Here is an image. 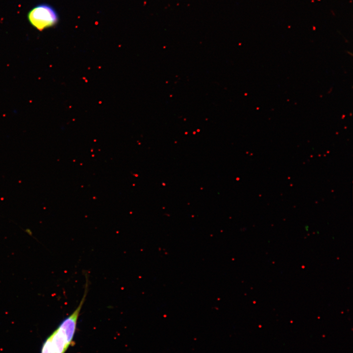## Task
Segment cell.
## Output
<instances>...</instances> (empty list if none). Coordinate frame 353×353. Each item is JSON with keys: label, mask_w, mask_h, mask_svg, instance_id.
<instances>
[{"label": "cell", "mask_w": 353, "mask_h": 353, "mask_svg": "<svg viewBox=\"0 0 353 353\" xmlns=\"http://www.w3.org/2000/svg\"><path fill=\"white\" fill-rule=\"evenodd\" d=\"M88 291V287L86 286L79 304L44 341L40 353H65L73 341L78 319Z\"/></svg>", "instance_id": "obj_1"}, {"label": "cell", "mask_w": 353, "mask_h": 353, "mask_svg": "<svg viewBox=\"0 0 353 353\" xmlns=\"http://www.w3.org/2000/svg\"><path fill=\"white\" fill-rule=\"evenodd\" d=\"M27 18L31 25L39 30L54 25L58 20L55 10L46 4H39L32 8L28 13Z\"/></svg>", "instance_id": "obj_2"}]
</instances>
